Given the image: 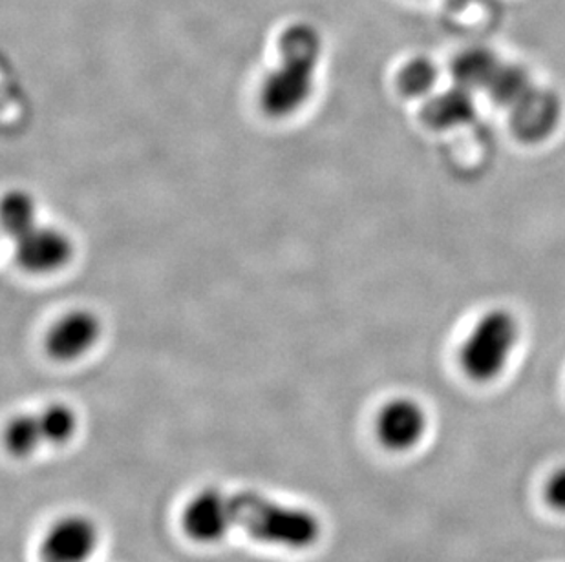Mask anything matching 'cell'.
Instances as JSON below:
<instances>
[{"mask_svg": "<svg viewBox=\"0 0 565 562\" xmlns=\"http://www.w3.org/2000/svg\"><path fill=\"white\" fill-rule=\"evenodd\" d=\"M2 224L6 230L19 238L38 225V207L33 197L26 192L15 191L8 194L2 202Z\"/></svg>", "mask_w": 565, "mask_h": 562, "instance_id": "9c48e42d", "label": "cell"}, {"mask_svg": "<svg viewBox=\"0 0 565 562\" xmlns=\"http://www.w3.org/2000/svg\"><path fill=\"white\" fill-rule=\"evenodd\" d=\"M183 528L198 542H216L233 528L230 495L218 489H203L183 509Z\"/></svg>", "mask_w": 565, "mask_h": 562, "instance_id": "52a82bcc", "label": "cell"}, {"mask_svg": "<svg viewBox=\"0 0 565 562\" xmlns=\"http://www.w3.org/2000/svg\"><path fill=\"white\" fill-rule=\"evenodd\" d=\"M102 325L90 311H72L52 327L49 335L50 355L55 360L72 361L85 356L96 345Z\"/></svg>", "mask_w": 565, "mask_h": 562, "instance_id": "ba28073f", "label": "cell"}, {"mask_svg": "<svg viewBox=\"0 0 565 562\" xmlns=\"http://www.w3.org/2000/svg\"><path fill=\"white\" fill-rule=\"evenodd\" d=\"M43 430L44 442L49 444H64L77 431V417L64 403H52L38 414Z\"/></svg>", "mask_w": 565, "mask_h": 562, "instance_id": "8fae6325", "label": "cell"}, {"mask_svg": "<svg viewBox=\"0 0 565 562\" xmlns=\"http://www.w3.org/2000/svg\"><path fill=\"white\" fill-rule=\"evenodd\" d=\"M427 411L414 398L390 400L375 420L379 442L392 451L416 447L427 433Z\"/></svg>", "mask_w": 565, "mask_h": 562, "instance_id": "277c9868", "label": "cell"}, {"mask_svg": "<svg viewBox=\"0 0 565 562\" xmlns=\"http://www.w3.org/2000/svg\"><path fill=\"white\" fill-rule=\"evenodd\" d=\"M233 528L241 526L256 541L277 547L308 548L320 537V522L311 511L280 505L256 491L230 495Z\"/></svg>", "mask_w": 565, "mask_h": 562, "instance_id": "7a4b0ae2", "label": "cell"}, {"mask_svg": "<svg viewBox=\"0 0 565 562\" xmlns=\"http://www.w3.org/2000/svg\"><path fill=\"white\" fill-rule=\"evenodd\" d=\"M99 531L83 515L57 520L44 536L41 555L44 562H86L97 548Z\"/></svg>", "mask_w": 565, "mask_h": 562, "instance_id": "5b68a950", "label": "cell"}, {"mask_svg": "<svg viewBox=\"0 0 565 562\" xmlns=\"http://www.w3.org/2000/svg\"><path fill=\"white\" fill-rule=\"evenodd\" d=\"M520 342V322L505 309H492L478 318L459 347V367L476 383L502 377Z\"/></svg>", "mask_w": 565, "mask_h": 562, "instance_id": "3957f363", "label": "cell"}, {"mask_svg": "<svg viewBox=\"0 0 565 562\" xmlns=\"http://www.w3.org/2000/svg\"><path fill=\"white\" fill-rule=\"evenodd\" d=\"M498 72L500 69H498L494 57L489 52H481V50L467 52L463 57L456 61V77L469 88L470 86L491 83L497 77Z\"/></svg>", "mask_w": 565, "mask_h": 562, "instance_id": "7c38bea8", "label": "cell"}, {"mask_svg": "<svg viewBox=\"0 0 565 562\" xmlns=\"http://www.w3.org/2000/svg\"><path fill=\"white\" fill-rule=\"evenodd\" d=\"M322 50V35L310 22L284 28L278 35L280 64L269 72L260 88V105L269 116H291L310 101Z\"/></svg>", "mask_w": 565, "mask_h": 562, "instance_id": "6da1fadb", "label": "cell"}, {"mask_svg": "<svg viewBox=\"0 0 565 562\" xmlns=\"http://www.w3.org/2000/svg\"><path fill=\"white\" fill-rule=\"evenodd\" d=\"M470 112V101L461 91H452L434 99L425 110V119L436 127L456 125L461 119H467Z\"/></svg>", "mask_w": 565, "mask_h": 562, "instance_id": "5bb4252c", "label": "cell"}, {"mask_svg": "<svg viewBox=\"0 0 565 562\" xmlns=\"http://www.w3.org/2000/svg\"><path fill=\"white\" fill-rule=\"evenodd\" d=\"M15 244L17 261L22 269L35 274L60 271L72 258L68 236L54 227H41L38 224L15 238Z\"/></svg>", "mask_w": 565, "mask_h": 562, "instance_id": "8992f818", "label": "cell"}, {"mask_svg": "<svg viewBox=\"0 0 565 562\" xmlns=\"http://www.w3.org/2000/svg\"><path fill=\"white\" fill-rule=\"evenodd\" d=\"M436 66L428 58H412L397 77L399 90L408 97L425 96L436 83Z\"/></svg>", "mask_w": 565, "mask_h": 562, "instance_id": "4fadbf2b", "label": "cell"}, {"mask_svg": "<svg viewBox=\"0 0 565 562\" xmlns=\"http://www.w3.org/2000/svg\"><path fill=\"white\" fill-rule=\"evenodd\" d=\"M545 499L553 508L565 511V466L551 475L545 486Z\"/></svg>", "mask_w": 565, "mask_h": 562, "instance_id": "9a60e30c", "label": "cell"}, {"mask_svg": "<svg viewBox=\"0 0 565 562\" xmlns=\"http://www.w3.org/2000/svg\"><path fill=\"white\" fill-rule=\"evenodd\" d=\"M43 430L38 414H21L6 430V444L13 455L26 456L43 444Z\"/></svg>", "mask_w": 565, "mask_h": 562, "instance_id": "30bf717a", "label": "cell"}]
</instances>
